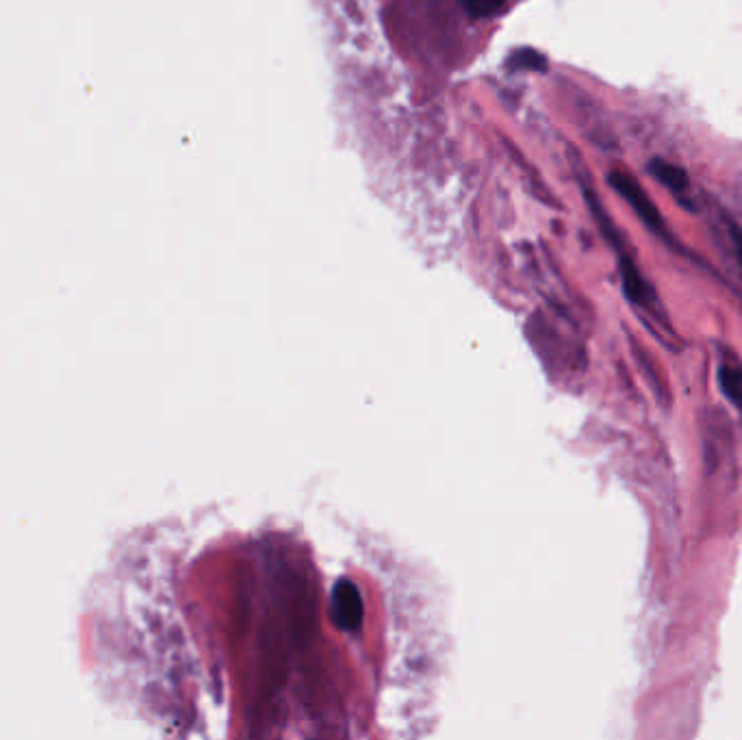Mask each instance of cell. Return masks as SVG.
<instances>
[{"label": "cell", "instance_id": "obj_5", "mask_svg": "<svg viewBox=\"0 0 742 740\" xmlns=\"http://www.w3.org/2000/svg\"><path fill=\"white\" fill-rule=\"evenodd\" d=\"M719 382H721L723 393H725L736 407H741L742 409V370L734 368V366H730V363L721 366V370H719Z\"/></svg>", "mask_w": 742, "mask_h": 740}, {"label": "cell", "instance_id": "obj_1", "mask_svg": "<svg viewBox=\"0 0 742 740\" xmlns=\"http://www.w3.org/2000/svg\"><path fill=\"white\" fill-rule=\"evenodd\" d=\"M608 181H611V185H613V189L617 192L618 196L632 206L634 213L647 224V228H652L658 235H666L664 220H662L658 208L654 206L652 198L645 194V189L632 176H627L623 172H613Z\"/></svg>", "mask_w": 742, "mask_h": 740}, {"label": "cell", "instance_id": "obj_2", "mask_svg": "<svg viewBox=\"0 0 742 740\" xmlns=\"http://www.w3.org/2000/svg\"><path fill=\"white\" fill-rule=\"evenodd\" d=\"M618 263H621V279H623V291H625V295H627L632 302L641 304V306L652 304V302H654V291H652V288L645 283V279L641 276L638 267L629 261V256H627L625 252L618 256Z\"/></svg>", "mask_w": 742, "mask_h": 740}, {"label": "cell", "instance_id": "obj_6", "mask_svg": "<svg viewBox=\"0 0 742 740\" xmlns=\"http://www.w3.org/2000/svg\"><path fill=\"white\" fill-rule=\"evenodd\" d=\"M506 0H465V7L471 18H489L504 7Z\"/></svg>", "mask_w": 742, "mask_h": 740}, {"label": "cell", "instance_id": "obj_7", "mask_svg": "<svg viewBox=\"0 0 742 740\" xmlns=\"http://www.w3.org/2000/svg\"><path fill=\"white\" fill-rule=\"evenodd\" d=\"M730 235H732V244H734V250H736V259H739L742 267V228H739L736 224H732L730 226Z\"/></svg>", "mask_w": 742, "mask_h": 740}, {"label": "cell", "instance_id": "obj_4", "mask_svg": "<svg viewBox=\"0 0 742 740\" xmlns=\"http://www.w3.org/2000/svg\"><path fill=\"white\" fill-rule=\"evenodd\" d=\"M506 68L512 72H547V57L543 52H538L535 48H517L510 52Z\"/></svg>", "mask_w": 742, "mask_h": 740}, {"label": "cell", "instance_id": "obj_3", "mask_svg": "<svg viewBox=\"0 0 742 740\" xmlns=\"http://www.w3.org/2000/svg\"><path fill=\"white\" fill-rule=\"evenodd\" d=\"M650 169L654 174V178L662 183L666 189H671L673 194H684L689 189V176L686 172L680 167V165L668 164V162H662V159H654L650 164Z\"/></svg>", "mask_w": 742, "mask_h": 740}]
</instances>
